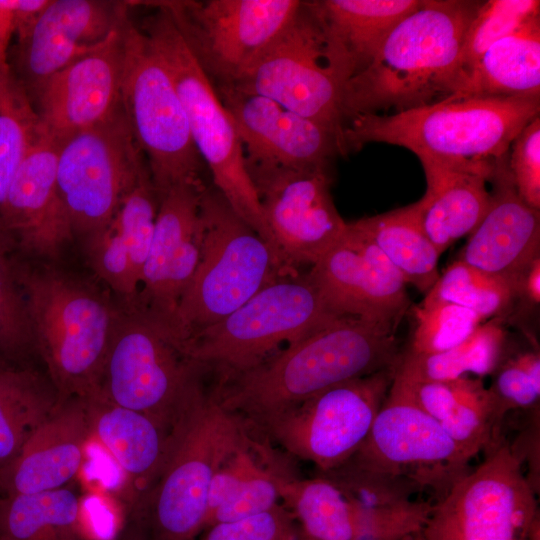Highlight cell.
<instances>
[{
    "label": "cell",
    "instance_id": "cell-1",
    "mask_svg": "<svg viewBox=\"0 0 540 540\" xmlns=\"http://www.w3.org/2000/svg\"><path fill=\"white\" fill-rule=\"evenodd\" d=\"M399 356L394 327L342 316L209 390L243 424L258 427L326 389L395 366Z\"/></svg>",
    "mask_w": 540,
    "mask_h": 540
},
{
    "label": "cell",
    "instance_id": "cell-2",
    "mask_svg": "<svg viewBox=\"0 0 540 540\" xmlns=\"http://www.w3.org/2000/svg\"><path fill=\"white\" fill-rule=\"evenodd\" d=\"M479 5L422 0L391 30L369 65L345 83V122L392 108L395 113L418 108L451 95L459 82L463 39Z\"/></svg>",
    "mask_w": 540,
    "mask_h": 540
},
{
    "label": "cell",
    "instance_id": "cell-3",
    "mask_svg": "<svg viewBox=\"0 0 540 540\" xmlns=\"http://www.w3.org/2000/svg\"><path fill=\"white\" fill-rule=\"evenodd\" d=\"M12 258L40 363L60 399L95 394L121 308L50 263Z\"/></svg>",
    "mask_w": 540,
    "mask_h": 540
},
{
    "label": "cell",
    "instance_id": "cell-4",
    "mask_svg": "<svg viewBox=\"0 0 540 540\" xmlns=\"http://www.w3.org/2000/svg\"><path fill=\"white\" fill-rule=\"evenodd\" d=\"M247 445L242 421L202 387L175 426L162 472L129 503L125 518L140 528L146 540H194L204 529L214 474Z\"/></svg>",
    "mask_w": 540,
    "mask_h": 540
},
{
    "label": "cell",
    "instance_id": "cell-5",
    "mask_svg": "<svg viewBox=\"0 0 540 540\" xmlns=\"http://www.w3.org/2000/svg\"><path fill=\"white\" fill-rule=\"evenodd\" d=\"M539 112L540 99L447 96L392 115L354 116L344 126L343 144L346 154L381 142L418 158L497 160Z\"/></svg>",
    "mask_w": 540,
    "mask_h": 540
},
{
    "label": "cell",
    "instance_id": "cell-6",
    "mask_svg": "<svg viewBox=\"0 0 540 540\" xmlns=\"http://www.w3.org/2000/svg\"><path fill=\"white\" fill-rule=\"evenodd\" d=\"M200 219L199 262L169 329L170 339L181 350L192 336L225 318L262 288L299 274L279 259L214 186L202 191Z\"/></svg>",
    "mask_w": 540,
    "mask_h": 540
},
{
    "label": "cell",
    "instance_id": "cell-7",
    "mask_svg": "<svg viewBox=\"0 0 540 540\" xmlns=\"http://www.w3.org/2000/svg\"><path fill=\"white\" fill-rule=\"evenodd\" d=\"M145 3L155 11L139 28L170 74L194 144L212 175L214 187L279 257L247 172L242 143L232 117L168 12L150 1Z\"/></svg>",
    "mask_w": 540,
    "mask_h": 540
},
{
    "label": "cell",
    "instance_id": "cell-8",
    "mask_svg": "<svg viewBox=\"0 0 540 540\" xmlns=\"http://www.w3.org/2000/svg\"><path fill=\"white\" fill-rule=\"evenodd\" d=\"M307 274L283 277L192 336L183 353L213 383L246 371L334 319Z\"/></svg>",
    "mask_w": 540,
    "mask_h": 540
},
{
    "label": "cell",
    "instance_id": "cell-9",
    "mask_svg": "<svg viewBox=\"0 0 540 540\" xmlns=\"http://www.w3.org/2000/svg\"><path fill=\"white\" fill-rule=\"evenodd\" d=\"M121 104L158 198L181 184H201L203 160L169 72L127 16L122 27Z\"/></svg>",
    "mask_w": 540,
    "mask_h": 540
},
{
    "label": "cell",
    "instance_id": "cell-10",
    "mask_svg": "<svg viewBox=\"0 0 540 540\" xmlns=\"http://www.w3.org/2000/svg\"><path fill=\"white\" fill-rule=\"evenodd\" d=\"M439 499L409 540H539L535 488L503 440Z\"/></svg>",
    "mask_w": 540,
    "mask_h": 540
},
{
    "label": "cell",
    "instance_id": "cell-11",
    "mask_svg": "<svg viewBox=\"0 0 540 540\" xmlns=\"http://www.w3.org/2000/svg\"><path fill=\"white\" fill-rule=\"evenodd\" d=\"M204 378L167 335L142 315L121 308L96 393L173 430Z\"/></svg>",
    "mask_w": 540,
    "mask_h": 540
},
{
    "label": "cell",
    "instance_id": "cell-12",
    "mask_svg": "<svg viewBox=\"0 0 540 540\" xmlns=\"http://www.w3.org/2000/svg\"><path fill=\"white\" fill-rule=\"evenodd\" d=\"M146 168L122 108L58 144L57 184L75 238L84 244L102 232Z\"/></svg>",
    "mask_w": 540,
    "mask_h": 540
},
{
    "label": "cell",
    "instance_id": "cell-13",
    "mask_svg": "<svg viewBox=\"0 0 540 540\" xmlns=\"http://www.w3.org/2000/svg\"><path fill=\"white\" fill-rule=\"evenodd\" d=\"M171 16L214 86L237 82L290 23L299 0L150 1Z\"/></svg>",
    "mask_w": 540,
    "mask_h": 540
},
{
    "label": "cell",
    "instance_id": "cell-14",
    "mask_svg": "<svg viewBox=\"0 0 540 540\" xmlns=\"http://www.w3.org/2000/svg\"><path fill=\"white\" fill-rule=\"evenodd\" d=\"M395 366L326 389L257 428L321 473L336 469L367 438L393 382Z\"/></svg>",
    "mask_w": 540,
    "mask_h": 540
},
{
    "label": "cell",
    "instance_id": "cell-15",
    "mask_svg": "<svg viewBox=\"0 0 540 540\" xmlns=\"http://www.w3.org/2000/svg\"><path fill=\"white\" fill-rule=\"evenodd\" d=\"M473 457L434 419L390 388L367 438L341 466L408 483L418 492L430 489L441 498L468 472Z\"/></svg>",
    "mask_w": 540,
    "mask_h": 540
},
{
    "label": "cell",
    "instance_id": "cell-16",
    "mask_svg": "<svg viewBox=\"0 0 540 540\" xmlns=\"http://www.w3.org/2000/svg\"><path fill=\"white\" fill-rule=\"evenodd\" d=\"M344 84L329 65L316 18L307 1H302L293 19L273 43L229 86L269 98L331 128L343 140Z\"/></svg>",
    "mask_w": 540,
    "mask_h": 540
},
{
    "label": "cell",
    "instance_id": "cell-17",
    "mask_svg": "<svg viewBox=\"0 0 540 540\" xmlns=\"http://www.w3.org/2000/svg\"><path fill=\"white\" fill-rule=\"evenodd\" d=\"M245 166L281 260L296 272L314 265L347 228L332 199L329 171Z\"/></svg>",
    "mask_w": 540,
    "mask_h": 540
},
{
    "label": "cell",
    "instance_id": "cell-18",
    "mask_svg": "<svg viewBox=\"0 0 540 540\" xmlns=\"http://www.w3.org/2000/svg\"><path fill=\"white\" fill-rule=\"evenodd\" d=\"M307 275L327 308L337 316L396 328L409 305L407 283L401 273L351 222Z\"/></svg>",
    "mask_w": 540,
    "mask_h": 540
},
{
    "label": "cell",
    "instance_id": "cell-19",
    "mask_svg": "<svg viewBox=\"0 0 540 540\" xmlns=\"http://www.w3.org/2000/svg\"><path fill=\"white\" fill-rule=\"evenodd\" d=\"M205 186L177 185L158 198L153 239L132 311L168 337L180 298L200 258V201Z\"/></svg>",
    "mask_w": 540,
    "mask_h": 540
},
{
    "label": "cell",
    "instance_id": "cell-20",
    "mask_svg": "<svg viewBox=\"0 0 540 540\" xmlns=\"http://www.w3.org/2000/svg\"><path fill=\"white\" fill-rule=\"evenodd\" d=\"M124 21L94 50L28 95L40 129L57 144L103 123L122 108Z\"/></svg>",
    "mask_w": 540,
    "mask_h": 540
},
{
    "label": "cell",
    "instance_id": "cell-21",
    "mask_svg": "<svg viewBox=\"0 0 540 540\" xmlns=\"http://www.w3.org/2000/svg\"><path fill=\"white\" fill-rule=\"evenodd\" d=\"M58 144L40 129L0 211V234L23 259L57 261L75 236L56 177Z\"/></svg>",
    "mask_w": 540,
    "mask_h": 540
},
{
    "label": "cell",
    "instance_id": "cell-22",
    "mask_svg": "<svg viewBox=\"0 0 540 540\" xmlns=\"http://www.w3.org/2000/svg\"><path fill=\"white\" fill-rule=\"evenodd\" d=\"M127 2L51 0L9 52V70L27 96L99 46L128 15Z\"/></svg>",
    "mask_w": 540,
    "mask_h": 540
},
{
    "label": "cell",
    "instance_id": "cell-23",
    "mask_svg": "<svg viewBox=\"0 0 540 540\" xmlns=\"http://www.w3.org/2000/svg\"><path fill=\"white\" fill-rule=\"evenodd\" d=\"M215 88L235 124L245 164L328 170L334 157L346 154L342 137L331 128L269 98Z\"/></svg>",
    "mask_w": 540,
    "mask_h": 540
},
{
    "label": "cell",
    "instance_id": "cell-24",
    "mask_svg": "<svg viewBox=\"0 0 540 540\" xmlns=\"http://www.w3.org/2000/svg\"><path fill=\"white\" fill-rule=\"evenodd\" d=\"M277 481L304 540H406L415 530L410 511L363 507L322 476Z\"/></svg>",
    "mask_w": 540,
    "mask_h": 540
},
{
    "label": "cell",
    "instance_id": "cell-25",
    "mask_svg": "<svg viewBox=\"0 0 540 540\" xmlns=\"http://www.w3.org/2000/svg\"><path fill=\"white\" fill-rule=\"evenodd\" d=\"M491 181L489 208L469 234L458 260L506 280L517 291L520 278L539 257L540 210L517 194L507 155L498 160Z\"/></svg>",
    "mask_w": 540,
    "mask_h": 540
},
{
    "label": "cell",
    "instance_id": "cell-26",
    "mask_svg": "<svg viewBox=\"0 0 540 540\" xmlns=\"http://www.w3.org/2000/svg\"><path fill=\"white\" fill-rule=\"evenodd\" d=\"M91 436L86 401L79 397L60 399L18 457L0 474V496L67 487L82 467Z\"/></svg>",
    "mask_w": 540,
    "mask_h": 540
},
{
    "label": "cell",
    "instance_id": "cell-27",
    "mask_svg": "<svg viewBox=\"0 0 540 540\" xmlns=\"http://www.w3.org/2000/svg\"><path fill=\"white\" fill-rule=\"evenodd\" d=\"M501 159V158H500ZM427 182L415 202L421 228L441 255L456 240L470 234L486 214L497 160L419 158Z\"/></svg>",
    "mask_w": 540,
    "mask_h": 540
},
{
    "label": "cell",
    "instance_id": "cell-28",
    "mask_svg": "<svg viewBox=\"0 0 540 540\" xmlns=\"http://www.w3.org/2000/svg\"><path fill=\"white\" fill-rule=\"evenodd\" d=\"M421 2L315 0L307 5L321 29L329 65L346 83L369 65L391 30Z\"/></svg>",
    "mask_w": 540,
    "mask_h": 540
},
{
    "label": "cell",
    "instance_id": "cell-29",
    "mask_svg": "<svg viewBox=\"0 0 540 540\" xmlns=\"http://www.w3.org/2000/svg\"><path fill=\"white\" fill-rule=\"evenodd\" d=\"M84 400L92 435L125 472L133 491L131 502L147 491L162 472L172 450L174 429H167L144 413L116 405L99 393Z\"/></svg>",
    "mask_w": 540,
    "mask_h": 540
},
{
    "label": "cell",
    "instance_id": "cell-30",
    "mask_svg": "<svg viewBox=\"0 0 540 540\" xmlns=\"http://www.w3.org/2000/svg\"><path fill=\"white\" fill-rule=\"evenodd\" d=\"M390 388L434 419L473 456L500 440L490 395L481 378L408 382L394 377Z\"/></svg>",
    "mask_w": 540,
    "mask_h": 540
},
{
    "label": "cell",
    "instance_id": "cell-31",
    "mask_svg": "<svg viewBox=\"0 0 540 540\" xmlns=\"http://www.w3.org/2000/svg\"><path fill=\"white\" fill-rule=\"evenodd\" d=\"M449 96L540 99V17L494 43Z\"/></svg>",
    "mask_w": 540,
    "mask_h": 540
},
{
    "label": "cell",
    "instance_id": "cell-32",
    "mask_svg": "<svg viewBox=\"0 0 540 540\" xmlns=\"http://www.w3.org/2000/svg\"><path fill=\"white\" fill-rule=\"evenodd\" d=\"M60 400L39 367L8 365L0 371V474L18 457Z\"/></svg>",
    "mask_w": 540,
    "mask_h": 540
},
{
    "label": "cell",
    "instance_id": "cell-33",
    "mask_svg": "<svg viewBox=\"0 0 540 540\" xmlns=\"http://www.w3.org/2000/svg\"><path fill=\"white\" fill-rule=\"evenodd\" d=\"M401 273L406 283L427 293L440 274V254L423 232L415 203L351 222Z\"/></svg>",
    "mask_w": 540,
    "mask_h": 540
},
{
    "label": "cell",
    "instance_id": "cell-34",
    "mask_svg": "<svg viewBox=\"0 0 540 540\" xmlns=\"http://www.w3.org/2000/svg\"><path fill=\"white\" fill-rule=\"evenodd\" d=\"M0 540H93L77 493L61 489L0 496Z\"/></svg>",
    "mask_w": 540,
    "mask_h": 540
},
{
    "label": "cell",
    "instance_id": "cell-35",
    "mask_svg": "<svg viewBox=\"0 0 540 540\" xmlns=\"http://www.w3.org/2000/svg\"><path fill=\"white\" fill-rule=\"evenodd\" d=\"M506 333L502 319L481 323L456 346L434 354H400L394 377L408 382L447 381L492 374L502 361Z\"/></svg>",
    "mask_w": 540,
    "mask_h": 540
},
{
    "label": "cell",
    "instance_id": "cell-36",
    "mask_svg": "<svg viewBox=\"0 0 540 540\" xmlns=\"http://www.w3.org/2000/svg\"><path fill=\"white\" fill-rule=\"evenodd\" d=\"M516 295V288L506 280L457 260L439 276L422 303H452L486 319L504 312Z\"/></svg>",
    "mask_w": 540,
    "mask_h": 540
},
{
    "label": "cell",
    "instance_id": "cell-37",
    "mask_svg": "<svg viewBox=\"0 0 540 540\" xmlns=\"http://www.w3.org/2000/svg\"><path fill=\"white\" fill-rule=\"evenodd\" d=\"M40 131L37 114L25 90L0 73V211L10 183Z\"/></svg>",
    "mask_w": 540,
    "mask_h": 540
},
{
    "label": "cell",
    "instance_id": "cell-38",
    "mask_svg": "<svg viewBox=\"0 0 540 540\" xmlns=\"http://www.w3.org/2000/svg\"><path fill=\"white\" fill-rule=\"evenodd\" d=\"M0 358L16 367H38L40 363L27 302L15 275L12 251L1 234Z\"/></svg>",
    "mask_w": 540,
    "mask_h": 540
},
{
    "label": "cell",
    "instance_id": "cell-39",
    "mask_svg": "<svg viewBox=\"0 0 540 540\" xmlns=\"http://www.w3.org/2000/svg\"><path fill=\"white\" fill-rule=\"evenodd\" d=\"M537 17H540L538 0L480 2L463 39L459 57V82L456 90L494 43Z\"/></svg>",
    "mask_w": 540,
    "mask_h": 540
},
{
    "label": "cell",
    "instance_id": "cell-40",
    "mask_svg": "<svg viewBox=\"0 0 540 540\" xmlns=\"http://www.w3.org/2000/svg\"><path fill=\"white\" fill-rule=\"evenodd\" d=\"M415 328L409 349L412 354L446 351L466 339L484 320L476 312L447 303H420L414 308Z\"/></svg>",
    "mask_w": 540,
    "mask_h": 540
},
{
    "label": "cell",
    "instance_id": "cell-41",
    "mask_svg": "<svg viewBox=\"0 0 540 540\" xmlns=\"http://www.w3.org/2000/svg\"><path fill=\"white\" fill-rule=\"evenodd\" d=\"M488 387L497 428L510 411L530 410L540 400L539 351L518 353L499 363Z\"/></svg>",
    "mask_w": 540,
    "mask_h": 540
},
{
    "label": "cell",
    "instance_id": "cell-42",
    "mask_svg": "<svg viewBox=\"0 0 540 540\" xmlns=\"http://www.w3.org/2000/svg\"><path fill=\"white\" fill-rule=\"evenodd\" d=\"M83 245L92 269L119 297L121 308L132 311L136 305L140 281L116 229L110 223Z\"/></svg>",
    "mask_w": 540,
    "mask_h": 540
},
{
    "label": "cell",
    "instance_id": "cell-43",
    "mask_svg": "<svg viewBox=\"0 0 540 540\" xmlns=\"http://www.w3.org/2000/svg\"><path fill=\"white\" fill-rule=\"evenodd\" d=\"M200 540H299L292 513L277 504L272 509L239 520L205 528Z\"/></svg>",
    "mask_w": 540,
    "mask_h": 540
},
{
    "label": "cell",
    "instance_id": "cell-44",
    "mask_svg": "<svg viewBox=\"0 0 540 540\" xmlns=\"http://www.w3.org/2000/svg\"><path fill=\"white\" fill-rule=\"evenodd\" d=\"M508 167L515 190L530 207L540 210V117L530 121L511 143Z\"/></svg>",
    "mask_w": 540,
    "mask_h": 540
},
{
    "label": "cell",
    "instance_id": "cell-45",
    "mask_svg": "<svg viewBox=\"0 0 540 540\" xmlns=\"http://www.w3.org/2000/svg\"><path fill=\"white\" fill-rule=\"evenodd\" d=\"M279 499L277 474L260 467L230 500L213 512L205 528L268 511Z\"/></svg>",
    "mask_w": 540,
    "mask_h": 540
},
{
    "label": "cell",
    "instance_id": "cell-46",
    "mask_svg": "<svg viewBox=\"0 0 540 540\" xmlns=\"http://www.w3.org/2000/svg\"><path fill=\"white\" fill-rule=\"evenodd\" d=\"M259 468L249 445L237 450L220 466L208 490L204 529L213 512L230 500Z\"/></svg>",
    "mask_w": 540,
    "mask_h": 540
},
{
    "label": "cell",
    "instance_id": "cell-47",
    "mask_svg": "<svg viewBox=\"0 0 540 540\" xmlns=\"http://www.w3.org/2000/svg\"><path fill=\"white\" fill-rule=\"evenodd\" d=\"M19 0H0V73H9L11 41L18 27Z\"/></svg>",
    "mask_w": 540,
    "mask_h": 540
},
{
    "label": "cell",
    "instance_id": "cell-48",
    "mask_svg": "<svg viewBox=\"0 0 540 540\" xmlns=\"http://www.w3.org/2000/svg\"><path fill=\"white\" fill-rule=\"evenodd\" d=\"M524 294L534 304L540 301V258H536L517 285V295Z\"/></svg>",
    "mask_w": 540,
    "mask_h": 540
},
{
    "label": "cell",
    "instance_id": "cell-49",
    "mask_svg": "<svg viewBox=\"0 0 540 540\" xmlns=\"http://www.w3.org/2000/svg\"><path fill=\"white\" fill-rule=\"evenodd\" d=\"M113 540H146V538L136 524L124 519L121 529Z\"/></svg>",
    "mask_w": 540,
    "mask_h": 540
},
{
    "label": "cell",
    "instance_id": "cell-50",
    "mask_svg": "<svg viewBox=\"0 0 540 540\" xmlns=\"http://www.w3.org/2000/svg\"><path fill=\"white\" fill-rule=\"evenodd\" d=\"M8 365H9V364H7L5 361H3V360L0 358V371H1L4 367H6V366H8Z\"/></svg>",
    "mask_w": 540,
    "mask_h": 540
},
{
    "label": "cell",
    "instance_id": "cell-51",
    "mask_svg": "<svg viewBox=\"0 0 540 540\" xmlns=\"http://www.w3.org/2000/svg\"><path fill=\"white\" fill-rule=\"evenodd\" d=\"M299 540H304V539H303L302 537H300V539H299Z\"/></svg>",
    "mask_w": 540,
    "mask_h": 540
}]
</instances>
